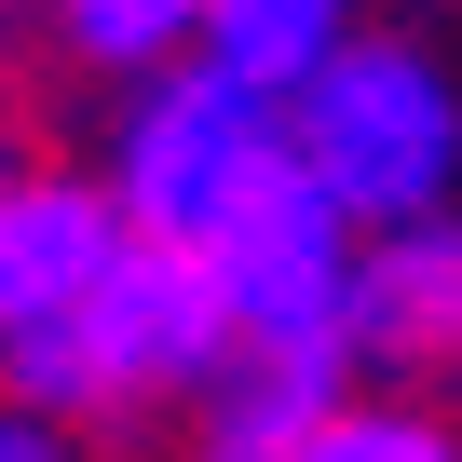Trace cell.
I'll list each match as a JSON object with an SVG mask.
<instances>
[{
    "instance_id": "obj_1",
    "label": "cell",
    "mask_w": 462,
    "mask_h": 462,
    "mask_svg": "<svg viewBox=\"0 0 462 462\" xmlns=\"http://www.w3.org/2000/svg\"><path fill=\"white\" fill-rule=\"evenodd\" d=\"M273 136H286V177L354 231V245L367 231H421V217H448V177H462V82H448L435 42L354 28Z\"/></svg>"
},
{
    "instance_id": "obj_2",
    "label": "cell",
    "mask_w": 462,
    "mask_h": 462,
    "mask_svg": "<svg viewBox=\"0 0 462 462\" xmlns=\"http://www.w3.org/2000/svg\"><path fill=\"white\" fill-rule=\"evenodd\" d=\"M231 327H217V286L204 259H163V245H123L96 273V300L28 340V354H0V408H28L55 435H96V421H163L217 381Z\"/></svg>"
},
{
    "instance_id": "obj_3",
    "label": "cell",
    "mask_w": 462,
    "mask_h": 462,
    "mask_svg": "<svg viewBox=\"0 0 462 462\" xmlns=\"http://www.w3.org/2000/svg\"><path fill=\"white\" fill-rule=\"evenodd\" d=\"M273 163H286V136L177 55V69H150V82H123V96H109V136H96V163H82V177H96V204H109L123 245L204 259L217 231L259 204V177H273Z\"/></svg>"
},
{
    "instance_id": "obj_4",
    "label": "cell",
    "mask_w": 462,
    "mask_h": 462,
    "mask_svg": "<svg viewBox=\"0 0 462 462\" xmlns=\"http://www.w3.org/2000/svg\"><path fill=\"white\" fill-rule=\"evenodd\" d=\"M340 273H354V231L273 163L259 204L204 245V286H217V327L231 354H340Z\"/></svg>"
},
{
    "instance_id": "obj_5",
    "label": "cell",
    "mask_w": 462,
    "mask_h": 462,
    "mask_svg": "<svg viewBox=\"0 0 462 462\" xmlns=\"http://www.w3.org/2000/svg\"><path fill=\"white\" fill-rule=\"evenodd\" d=\"M462 354V231L421 217V231H367L354 273H340V367L354 394H408Z\"/></svg>"
},
{
    "instance_id": "obj_6",
    "label": "cell",
    "mask_w": 462,
    "mask_h": 462,
    "mask_svg": "<svg viewBox=\"0 0 462 462\" xmlns=\"http://www.w3.org/2000/svg\"><path fill=\"white\" fill-rule=\"evenodd\" d=\"M109 259H123V231H109L96 177L82 163H14V190H0V354L55 340L96 300Z\"/></svg>"
},
{
    "instance_id": "obj_7",
    "label": "cell",
    "mask_w": 462,
    "mask_h": 462,
    "mask_svg": "<svg viewBox=\"0 0 462 462\" xmlns=\"http://www.w3.org/2000/svg\"><path fill=\"white\" fill-rule=\"evenodd\" d=\"M340 42H354L340 0H217V14H190V69H204L217 96H245L259 123H286Z\"/></svg>"
},
{
    "instance_id": "obj_8",
    "label": "cell",
    "mask_w": 462,
    "mask_h": 462,
    "mask_svg": "<svg viewBox=\"0 0 462 462\" xmlns=\"http://www.w3.org/2000/svg\"><path fill=\"white\" fill-rule=\"evenodd\" d=\"M190 14H204V0H69L55 42H69V69H96L123 96V82H150V69L190 55Z\"/></svg>"
},
{
    "instance_id": "obj_9",
    "label": "cell",
    "mask_w": 462,
    "mask_h": 462,
    "mask_svg": "<svg viewBox=\"0 0 462 462\" xmlns=\"http://www.w3.org/2000/svg\"><path fill=\"white\" fill-rule=\"evenodd\" d=\"M286 462H462V448H448V421H435L421 394H354V408H327Z\"/></svg>"
},
{
    "instance_id": "obj_10",
    "label": "cell",
    "mask_w": 462,
    "mask_h": 462,
    "mask_svg": "<svg viewBox=\"0 0 462 462\" xmlns=\"http://www.w3.org/2000/svg\"><path fill=\"white\" fill-rule=\"evenodd\" d=\"M0 462H96V448L55 435V421H28V408H0Z\"/></svg>"
},
{
    "instance_id": "obj_11",
    "label": "cell",
    "mask_w": 462,
    "mask_h": 462,
    "mask_svg": "<svg viewBox=\"0 0 462 462\" xmlns=\"http://www.w3.org/2000/svg\"><path fill=\"white\" fill-rule=\"evenodd\" d=\"M0 190H14V150H0Z\"/></svg>"
}]
</instances>
